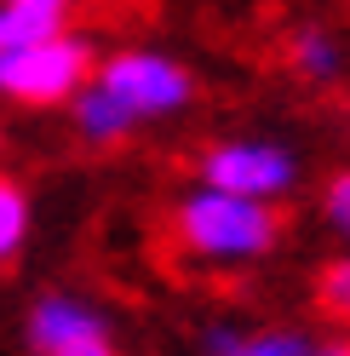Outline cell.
Here are the masks:
<instances>
[{"label": "cell", "mask_w": 350, "mask_h": 356, "mask_svg": "<svg viewBox=\"0 0 350 356\" xmlns=\"http://www.w3.org/2000/svg\"><path fill=\"white\" fill-rule=\"evenodd\" d=\"M29 356H121L109 316L81 293H40L24 316Z\"/></svg>", "instance_id": "5b68a950"}, {"label": "cell", "mask_w": 350, "mask_h": 356, "mask_svg": "<svg viewBox=\"0 0 350 356\" xmlns=\"http://www.w3.org/2000/svg\"><path fill=\"white\" fill-rule=\"evenodd\" d=\"M29 230H35V202H29L24 178L0 172V270L24 259V248H29Z\"/></svg>", "instance_id": "9c48e42d"}, {"label": "cell", "mask_w": 350, "mask_h": 356, "mask_svg": "<svg viewBox=\"0 0 350 356\" xmlns=\"http://www.w3.org/2000/svg\"><path fill=\"white\" fill-rule=\"evenodd\" d=\"M92 81L126 109V115H133V127L172 121V115H184V109L195 104L190 63H178L172 52H156V47H121V52L98 58Z\"/></svg>", "instance_id": "3957f363"}, {"label": "cell", "mask_w": 350, "mask_h": 356, "mask_svg": "<svg viewBox=\"0 0 350 356\" xmlns=\"http://www.w3.org/2000/svg\"><path fill=\"white\" fill-rule=\"evenodd\" d=\"M344 63H350V47L339 40V29H327V24H304L288 35V70L299 81H310V86H327V81H339L344 75Z\"/></svg>", "instance_id": "52a82bcc"}, {"label": "cell", "mask_w": 350, "mask_h": 356, "mask_svg": "<svg viewBox=\"0 0 350 356\" xmlns=\"http://www.w3.org/2000/svg\"><path fill=\"white\" fill-rule=\"evenodd\" d=\"M0 6L24 12V17H35V24H47V29H69V17H75L81 0H0Z\"/></svg>", "instance_id": "7c38bea8"}, {"label": "cell", "mask_w": 350, "mask_h": 356, "mask_svg": "<svg viewBox=\"0 0 350 356\" xmlns=\"http://www.w3.org/2000/svg\"><path fill=\"white\" fill-rule=\"evenodd\" d=\"M316 305H322L333 322H350V253H339V259L322 264V276H316Z\"/></svg>", "instance_id": "30bf717a"}, {"label": "cell", "mask_w": 350, "mask_h": 356, "mask_svg": "<svg viewBox=\"0 0 350 356\" xmlns=\"http://www.w3.org/2000/svg\"><path fill=\"white\" fill-rule=\"evenodd\" d=\"M63 109H69V121H75V138H81V144H92V149L126 144V138L138 132V127H133V115H126V109L109 98L98 81H86V86H81V92L63 104Z\"/></svg>", "instance_id": "8992f818"}, {"label": "cell", "mask_w": 350, "mask_h": 356, "mask_svg": "<svg viewBox=\"0 0 350 356\" xmlns=\"http://www.w3.org/2000/svg\"><path fill=\"white\" fill-rule=\"evenodd\" d=\"M195 178L247 202H281L299 190V155L276 138H218L201 149Z\"/></svg>", "instance_id": "277c9868"}, {"label": "cell", "mask_w": 350, "mask_h": 356, "mask_svg": "<svg viewBox=\"0 0 350 356\" xmlns=\"http://www.w3.org/2000/svg\"><path fill=\"white\" fill-rule=\"evenodd\" d=\"M172 241L201 264H253L276 253L281 213L276 202H247V195L195 184L172 202Z\"/></svg>", "instance_id": "6da1fadb"}, {"label": "cell", "mask_w": 350, "mask_h": 356, "mask_svg": "<svg viewBox=\"0 0 350 356\" xmlns=\"http://www.w3.org/2000/svg\"><path fill=\"white\" fill-rule=\"evenodd\" d=\"M0 144H6V132H0Z\"/></svg>", "instance_id": "5bb4252c"}, {"label": "cell", "mask_w": 350, "mask_h": 356, "mask_svg": "<svg viewBox=\"0 0 350 356\" xmlns=\"http://www.w3.org/2000/svg\"><path fill=\"white\" fill-rule=\"evenodd\" d=\"M322 218H327V230H339L350 241V167L327 178V190H322Z\"/></svg>", "instance_id": "8fae6325"}, {"label": "cell", "mask_w": 350, "mask_h": 356, "mask_svg": "<svg viewBox=\"0 0 350 356\" xmlns=\"http://www.w3.org/2000/svg\"><path fill=\"white\" fill-rule=\"evenodd\" d=\"M98 70V47L75 29L40 35L29 47H0V98L24 109H58L69 104Z\"/></svg>", "instance_id": "7a4b0ae2"}, {"label": "cell", "mask_w": 350, "mask_h": 356, "mask_svg": "<svg viewBox=\"0 0 350 356\" xmlns=\"http://www.w3.org/2000/svg\"><path fill=\"white\" fill-rule=\"evenodd\" d=\"M304 356H350V339H310V345H304Z\"/></svg>", "instance_id": "4fadbf2b"}, {"label": "cell", "mask_w": 350, "mask_h": 356, "mask_svg": "<svg viewBox=\"0 0 350 356\" xmlns=\"http://www.w3.org/2000/svg\"><path fill=\"white\" fill-rule=\"evenodd\" d=\"M304 333L293 327H258V333H242V327H207V356H304Z\"/></svg>", "instance_id": "ba28073f"}]
</instances>
